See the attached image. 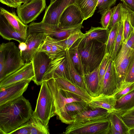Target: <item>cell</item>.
Returning <instances> with one entry per match:
<instances>
[{"label": "cell", "mask_w": 134, "mask_h": 134, "mask_svg": "<svg viewBox=\"0 0 134 134\" xmlns=\"http://www.w3.org/2000/svg\"><path fill=\"white\" fill-rule=\"evenodd\" d=\"M33 111L29 100L23 96L0 105V132L10 134L29 121Z\"/></svg>", "instance_id": "1"}, {"label": "cell", "mask_w": 134, "mask_h": 134, "mask_svg": "<svg viewBox=\"0 0 134 134\" xmlns=\"http://www.w3.org/2000/svg\"><path fill=\"white\" fill-rule=\"evenodd\" d=\"M25 64L19 48L14 42L1 44L0 81L18 70Z\"/></svg>", "instance_id": "2"}, {"label": "cell", "mask_w": 134, "mask_h": 134, "mask_svg": "<svg viewBox=\"0 0 134 134\" xmlns=\"http://www.w3.org/2000/svg\"><path fill=\"white\" fill-rule=\"evenodd\" d=\"M46 81L53 97L56 115L62 122L68 124L71 123L74 120L66 113V105L74 102L84 101L74 93L61 88L54 78Z\"/></svg>", "instance_id": "3"}, {"label": "cell", "mask_w": 134, "mask_h": 134, "mask_svg": "<svg viewBox=\"0 0 134 134\" xmlns=\"http://www.w3.org/2000/svg\"><path fill=\"white\" fill-rule=\"evenodd\" d=\"M105 44L92 40L83 46L78 47L85 75L97 68L100 64L105 54Z\"/></svg>", "instance_id": "4"}, {"label": "cell", "mask_w": 134, "mask_h": 134, "mask_svg": "<svg viewBox=\"0 0 134 134\" xmlns=\"http://www.w3.org/2000/svg\"><path fill=\"white\" fill-rule=\"evenodd\" d=\"M110 123L107 116L69 124L65 134H110Z\"/></svg>", "instance_id": "5"}, {"label": "cell", "mask_w": 134, "mask_h": 134, "mask_svg": "<svg viewBox=\"0 0 134 134\" xmlns=\"http://www.w3.org/2000/svg\"><path fill=\"white\" fill-rule=\"evenodd\" d=\"M56 115L53 97L47 81H43L37 99L36 106L32 116L48 126L50 119Z\"/></svg>", "instance_id": "6"}, {"label": "cell", "mask_w": 134, "mask_h": 134, "mask_svg": "<svg viewBox=\"0 0 134 134\" xmlns=\"http://www.w3.org/2000/svg\"><path fill=\"white\" fill-rule=\"evenodd\" d=\"M46 6V0H32L17 7L16 12L20 19L27 24L35 20Z\"/></svg>", "instance_id": "7"}, {"label": "cell", "mask_w": 134, "mask_h": 134, "mask_svg": "<svg viewBox=\"0 0 134 134\" xmlns=\"http://www.w3.org/2000/svg\"><path fill=\"white\" fill-rule=\"evenodd\" d=\"M76 0H55L50 2L46 8L41 22L50 25H59L60 17L64 9L75 3Z\"/></svg>", "instance_id": "8"}, {"label": "cell", "mask_w": 134, "mask_h": 134, "mask_svg": "<svg viewBox=\"0 0 134 134\" xmlns=\"http://www.w3.org/2000/svg\"><path fill=\"white\" fill-rule=\"evenodd\" d=\"M31 80H23L0 89V105L16 99L23 96Z\"/></svg>", "instance_id": "9"}, {"label": "cell", "mask_w": 134, "mask_h": 134, "mask_svg": "<svg viewBox=\"0 0 134 134\" xmlns=\"http://www.w3.org/2000/svg\"><path fill=\"white\" fill-rule=\"evenodd\" d=\"M51 59L45 53L37 51L32 60L34 73L32 80L35 83L41 85Z\"/></svg>", "instance_id": "10"}, {"label": "cell", "mask_w": 134, "mask_h": 134, "mask_svg": "<svg viewBox=\"0 0 134 134\" xmlns=\"http://www.w3.org/2000/svg\"><path fill=\"white\" fill-rule=\"evenodd\" d=\"M54 74L71 81L67 69L65 52L51 59L44 75V81L52 78Z\"/></svg>", "instance_id": "11"}, {"label": "cell", "mask_w": 134, "mask_h": 134, "mask_svg": "<svg viewBox=\"0 0 134 134\" xmlns=\"http://www.w3.org/2000/svg\"><path fill=\"white\" fill-rule=\"evenodd\" d=\"M117 76L114 61L111 58L104 75L100 95L113 96L117 92Z\"/></svg>", "instance_id": "12"}, {"label": "cell", "mask_w": 134, "mask_h": 134, "mask_svg": "<svg viewBox=\"0 0 134 134\" xmlns=\"http://www.w3.org/2000/svg\"><path fill=\"white\" fill-rule=\"evenodd\" d=\"M47 35L44 33H31L27 34L25 42L26 49L20 52L21 56L25 63L31 62L38 51L40 44L46 39Z\"/></svg>", "instance_id": "13"}, {"label": "cell", "mask_w": 134, "mask_h": 134, "mask_svg": "<svg viewBox=\"0 0 134 134\" xmlns=\"http://www.w3.org/2000/svg\"><path fill=\"white\" fill-rule=\"evenodd\" d=\"M34 73L32 62L25 63L18 70L0 81V89L4 88L20 81L32 80Z\"/></svg>", "instance_id": "14"}, {"label": "cell", "mask_w": 134, "mask_h": 134, "mask_svg": "<svg viewBox=\"0 0 134 134\" xmlns=\"http://www.w3.org/2000/svg\"><path fill=\"white\" fill-rule=\"evenodd\" d=\"M83 15L78 7L75 3L67 6L62 13L59 25L71 26L82 24L84 20Z\"/></svg>", "instance_id": "15"}, {"label": "cell", "mask_w": 134, "mask_h": 134, "mask_svg": "<svg viewBox=\"0 0 134 134\" xmlns=\"http://www.w3.org/2000/svg\"><path fill=\"white\" fill-rule=\"evenodd\" d=\"M109 31L102 27L91 26L90 29L86 31L85 35L77 40L75 43L79 48L82 47L88 42L92 40H96L105 44L108 38Z\"/></svg>", "instance_id": "16"}, {"label": "cell", "mask_w": 134, "mask_h": 134, "mask_svg": "<svg viewBox=\"0 0 134 134\" xmlns=\"http://www.w3.org/2000/svg\"><path fill=\"white\" fill-rule=\"evenodd\" d=\"M58 85L62 89L71 92L88 103L92 97L85 90L75 85L71 81L57 75H53Z\"/></svg>", "instance_id": "17"}, {"label": "cell", "mask_w": 134, "mask_h": 134, "mask_svg": "<svg viewBox=\"0 0 134 134\" xmlns=\"http://www.w3.org/2000/svg\"><path fill=\"white\" fill-rule=\"evenodd\" d=\"M100 65L93 71L85 74L83 77L87 91L92 97L97 96L100 94L101 86L99 76Z\"/></svg>", "instance_id": "18"}, {"label": "cell", "mask_w": 134, "mask_h": 134, "mask_svg": "<svg viewBox=\"0 0 134 134\" xmlns=\"http://www.w3.org/2000/svg\"><path fill=\"white\" fill-rule=\"evenodd\" d=\"M134 55V49L131 48L123 57L114 63L117 76V92L120 91L122 87L127 69Z\"/></svg>", "instance_id": "19"}, {"label": "cell", "mask_w": 134, "mask_h": 134, "mask_svg": "<svg viewBox=\"0 0 134 134\" xmlns=\"http://www.w3.org/2000/svg\"><path fill=\"white\" fill-rule=\"evenodd\" d=\"M122 4V15L124 24L123 44H125L134 33V12Z\"/></svg>", "instance_id": "20"}, {"label": "cell", "mask_w": 134, "mask_h": 134, "mask_svg": "<svg viewBox=\"0 0 134 134\" xmlns=\"http://www.w3.org/2000/svg\"><path fill=\"white\" fill-rule=\"evenodd\" d=\"M0 35L4 39L14 40L19 43L25 42L26 37L17 32L5 18L0 15Z\"/></svg>", "instance_id": "21"}, {"label": "cell", "mask_w": 134, "mask_h": 134, "mask_svg": "<svg viewBox=\"0 0 134 134\" xmlns=\"http://www.w3.org/2000/svg\"><path fill=\"white\" fill-rule=\"evenodd\" d=\"M0 13L17 32L27 37L28 25L24 23L15 13L9 12L1 7Z\"/></svg>", "instance_id": "22"}, {"label": "cell", "mask_w": 134, "mask_h": 134, "mask_svg": "<svg viewBox=\"0 0 134 134\" xmlns=\"http://www.w3.org/2000/svg\"><path fill=\"white\" fill-rule=\"evenodd\" d=\"M116 102L113 96L100 94L92 97V100L88 103L89 107L91 109L102 108L106 109L109 113L115 110Z\"/></svg>", "instance_id": "23"}, {"label": "cell", "mask_w": 134, "mask_h": 134, "mask_svg": "<svg viewBox=\"0 0 134 134\" xmlns=\"http://www.w3.org/2000/svg\"><path fill=\"white\" fill-rule=\"evenodd\" d=\"M65 54L67 69L71 81L75 85L87 91L83 77L78 73L74 67L70 55L69 49L65 50Z\"/></svg>", "instance_id": "24"}, {"label": "cell", "mask_w": 134, "mask_h": 134, "mask_svg": "<svg viewBox=\"0 0 134 134\" xmlns=\"http://www.w3.org/2000/svg\"><path fill=\"white\" fill-rule=\"evenodd\" d=\"M109 113L106 109L100 108H89L73 117L74 121H85L107 116Z\"/></svg>", "instance_id": "25"}, {"label": "cell", "mask_w": 134, "mask_h": 134, "mask_svg": "<svg viewBox=\"0 0 134 134\" xmlns=\"http://www.w3.org/2000/svg\"><path fill=\"white\" fill-rule=\"evenodd\" d=\"M107 116L110 123V129L116 130L120 134H128L129 128L123 121L119 112L114 110L109 112Z\"/></svg>", "instance_id": "26"}, {"label": "cell", "mask_w": 134, "mask_h": 134, "mask_svg": "<svg viewBox=\"0 0 134 134\" xmlns=\"http://www.w3.org/2000/svg\"><path fill=\"white\" fill-rule=\"evenodd\" d=\"M98 1V0H76L75 3L80 9L85 20L93 15Z\"/></svg>", "instance_id": "27"}, {"label": "cell", "mask_w": 134, "mask_h": 134, "mask_svg": "<svg viewBox=\"0 0 134 134\" xmlns=\"http://www.w3.org/2000/svg\"><path fill=\"white\" fill-rule=\"evenodd\" d=\"M134 108V90L124 95L116 102V111L123 113Z\"/></svg>", "instance_id": "28"}, {"label": "cell", "mask_w": 134, "mask_h": 134, "mask_svg": "<svg viewBox=\"0 0 134 134\" xmlns=\"http://www.w3.org/2000/svg\"><path fill=\"white\" fill-rule=\"evenodd\" d=\"M70 55L73 64L78 73L84 77L85 73L80 56L78 51V46L75 43L69 49Z\"/></svg>", "instance_id": "29"}, {"label": "cell", "mask_w": 134, "mask_h": 134, "mask_svg": "<svg viewBox=\"0 0 134 134\" xmlns=\"http://www.w3.org/2000/svg\"><path fill=\"white\" fill-rule=\"evenodd\" d=\"M89 108L88 103L85 101L74 102L68 104L65 107L66 113L74 120L73 116Z\"/></svg>", "instance_id": "30"}, {"label": "cell", "mask_w": 134, "mask_h": 134, "mask_svg": "<svg viewBox=\"0 0 134 134\" xmlns=\"http://www.w3.org/2000/svg\"><path fill=\"white\" fill-rule=\"evenodd\" d=\"M46 40L51 46V50L49 57L51 59L65 52L62 40H59L48 36Z\"/></svg>", "instance_id": "31"}, {"label": "cell", "mask_w": 134, "mask_h": 134, "mask_svg": "<svg viewBox=\"0 0 134 134\" xmlns=\"http://www.w3.org/2000/svg\"><path fill=\"white\" fill-rule=\"evenodd\" d=\"M120 22L116 23L109 31L107 40L105 44V54L111 55L113 52L117 36Z\"/></svg>", "instance_id": "32"}, {"label": "cell", "mask_w": 134, "mask_h": 134, "mask_svg": "<svg viewBox=\"0 0 134 134\" xmlns=\"http://www.w3.org/2000/svg\"><path fill=\"white\" fill-rule=\"evenodd\" d=\"M31 122L30 134H49L48 126L44 125L40 120L32 116L30 119Z\"/></svg>", "instance_id": "33"}, {"label": "cell", "mask_w": 134, "mask_h": 134, "mask_svg": "<svg viewBox=\"0 0 134 134\" xmlns=\"http://www.w3.org/2000/svg\"><path fill=\"white\" fill-rule=\"evenodd\" d=\"M123 21L122 15L121 19L120 21L117 36L114 49L111 55L112 59L113 61L115 59L123 44Z\"/></svg>", "instance_id": "34"}, {"label": "cell", "mask_w": 134, "mask_h": 134, "mask_svg": "<svg viewBox=\"0 0 134 134\" xmlns=\"http://www.w3.org/2000/svg\"><path fill=\"white\" fill-rule=\"evenodd\" d=\"M133 82H134V55L131 59L127 69L123 84L120 91L125 87Z\"/></svg>", "instance_id": "35"}, {"label": "cell", "mask_w": 134, "mask_h": 134, "mask_svg": "<svg viewBox=\"0 0 134 134\" xmlns=\"http://www.w3.org/2000/svg\"><path fill=\"white\" fill-rule=\"evenodd\" d=\"M122 3H119L116 6L113 7V11L111 20L108 29L110 31L117 23L121 19Z\"/></svg>", "instance_id": "36"}, {"label": "cell", "mask_w": 134, "mask_h": 134, "mask_svg": "<svg viewBox=\"0 0 134 134\" xmlns=\"http://www.w3.org/2000/svg\"><path fill=\"white\" fill-rule=\"evenodd\" d=\"M85 35V34L83 33L80 30L72 34L66 39L62 40L65 51L69 49L77 40Z\"/></svg>", "instance_id": "37"}, {"label": "cell", "mask_w": 134, "mask_h": 134, "mask_svg": "<svg viewBox=\"0 0 134 134\" xmlns=\"http://www.w3.org/2000/svg\"><path fill=\"white\" fill-rule=\"evenodd\" d=\"M134 44V33L125 44H123L115 59L114 61L115 63L123 57Z\"/></svg>", "instance_id": "38"}, {"label": "cell", "mask_w": 134, "mask_h": 134, "mask_svg": "<svg viewBox=\"0 0 134 134\" xmlns=\"http://www.w3.org/2000/svg\"><path fill=\"white\" fill-rule=\"evenodd\" d=\"M113 9V8H109L100 12L101 14L100 23L102 27L104 29H108L111 20Z\"/></svg>", "instance_id": "39"}, {"label": "cell", "mask_w": 134, "mask_h": 134, "mask_svg": "<svg viewBox=\"0 0 134 134\" xmlns=\"http://www.w3.org/2000/svg\"><path fill=\"white\" fill-rule=\"evenodd\" d=\"M111 58L110 55L108 54H105L100 65L99 76L101 88L104 75L110 60Z\"/></svg>", "instance_id": "40"}, {"label": "cell", "mask_w": 134, "mask_h": 134, "mask_svg": "<svg viewBox=\"0 0 134 134\" xmlns=\"http://www.w3.org/2000/svg\"><path fill=\"white\" fill-rule=\"evenodd\" d=\"M119 112L121 114L122 119L127 126L129 128L134 127V108L124 112Z\"/></svg>", "instance_id": "41"}, {"label": "cell", "mask_w": 134, "mask_h": 134, "mask_svg": "<svg viewBox=\"0 0 134 134\" xmlns=\"http://www.w3.org/2000/svg\"><path fill=\"white\" fill-rule=\"evenodd\" d=\"M31 122L30 119L10 134H30Z\"/></svg>", "instance_id": "42"}, {"label": "cell", "mask_w": 134, "mask_h": 134, "mask_svg": "<svg viewBox=\"0 0 134 134\" xmlns=\"http://www.w3.org/2000/svg\"><path fill=\"white\" fill-rule=\"evenodd\" d=\"M134 90V82L126 86L113 96L117 101L124 95Z\"/></svg>", "instance_id": "43"}, {"label": "cell", "mask_w": 134, "mask_h": 134, "mask_svg": "<svg viewBox=\"0 0 134 134\" xmlns=\"http://www.w3.org/2000/svg\"><path fill=\"white\" fill-rule=\"evenodd\" d=\"M51 50V45L46 39L40 45L38 49V51L44 52L49 57Z\"/></svg>", "instance_id": "44"}, {"label": "cell", "mask_w": 134, "mask_h": 134, "mask_svg": "<svg viewBox=\"0 0 134 134\" xmlns=\"http://www.w3.org/2000/svg\"><path fill=\"white\" fill-rule=\"evenodd\" d=\"M117 0H103L101 4L98 7L97 12L100 13L104 9L109 8L114 5Z\"/></svg>", "instance_id": "45"}, {"label": "cell", "mask_w": 134, "mask_h": 134, "mask_svg": "<svg viewBox=\"0 0 134 134\" xmlns=\"http://www.w3.org/2000/svg\"><path fill=\"white\" fill-rule=\"evenodd\" d=\"M0 2L4 4L14 8H17L22 3L20 0H0Z\"/></svg>", "instance_id": "46"}, {"label": "cell", "mask_w": 134, "mask_h": 134, "mask_svg": "<svg viewBox=\"0 0 134 134\" xmlns=\"http://www.w3.org/2000/svg\"><path fill=\"white\" fill-rule=\"evenodd\" d=\"M126 6L134 12V0H120Z\"/></svg>", "instance_id": "47"}, {"label": "cell", "mask_w": 134, "mask_h": 134, "mask_svg": "<svg viewBox=\"0 0 134 134\" xmlns=\"http://www.w3.org/2000/svg\"><path fill=\"white\" fill-rule=\"evenodd\" d=\"M27 47V45L25 42H23L19 43L18 48L20 52H21L25 51Z\"/></svg>", "instance_id": "48"}, {"label": "cell", "mask_w": 134, "mask_h": 134, "mask_svg": "<svg viewBox=\"0 0 134 134\" xmlns=\"http://www.w3.org/2000/svg\"><path fill=\"white\" fill-rule=\"evenodd\" d=\"M128 134H134V127L129 128L128 131Z\"/></svg>", "instance_id": "49"}, {"label": "cell", "mask_w": 134, "mask_h": 134, "mask_svg": "<svg viewBox=\"0 0 134 134\" xmlns=\"http://www.w3.org/2000/svg\"><path fill=\"white\" fill-rule=\"evenodd\" d=\"M22 2V3H27L32 0H20Z\"/></svg>", "instance_id": "50"}, {"label": "cell", "mask_w": 134, "mask_h": 134, "mask_svg": "<svg viewBox=\"0 0 134 134\" xmlns=\"http://www.w3.org/2000/svg\"><path fill=\"white\" fill-rule=\"evenodd\" d=\"M103 0H98V4L97 7H98L101 4V3L103 2Z\"/></svg>", "instance_id": "51"}, {"label": "cell", "mask_w": 134, "mask_h": 134, "mask_svg": "<svg viewBox=\"0 0 134 134\" xmlns=\"http://www.w3.org/2000/svg\"><path fill=\"white\" fill-rule=\"evenodd\" d=\"M55 0H51V2H52L54 1H55Z\"/></svg>", "instance_id": "52"}, {"label": "cell", "mask_w": 134, "mask_h": 134, "mask_svg": "<svg viewBox=\"0 0 134 134\" xmlns=\"http://www.w3.org/2000/svg\"><path fill=\"white\" fill-rule=\"evenodd\" d=\"M132 48L134 49V44H133V45L132 46Z\"/></svg>", "instance_id": "53"}]
</instances>
